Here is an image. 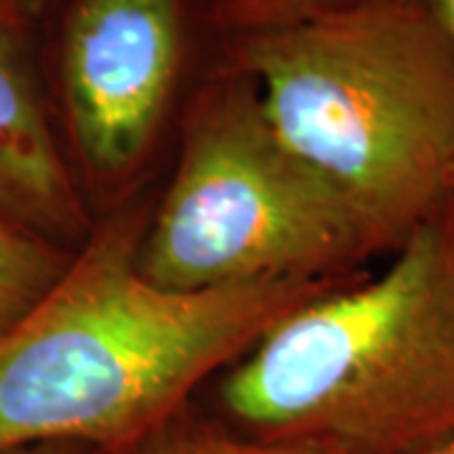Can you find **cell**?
<instances>
[{
	"label": "cell",
	"mask_w": 454,
	"mask_h": 454,
	"mask_svg": "<svg viewBox=\"0 0 454 454\" xmlns=\"http://www.w3.org/2000/svg\"><path fill=\"white\" fill-rule=\"evenodd\" d=\"M51 106L79 179L124 184L212 71L205 0H56L38 23Z\"/></svg>",
	"instance_id": "obj_5"
},
{
	"label": "cell",
	"mask_w": 454,
	"mask_h": 454,
	"mask_svg": "<svg viewBox=\"0 0 454 454\" xmlns=\"http://www.w3.org/2000/svg\"><path fill=\"white\" fill-rule=\"evenodd\" d=\"M0 454H112V452H106V450H97V447H86V444L49 442V444H23V447L0 450Z\"/></svg>",
	"instance_id": "obj_10"
},
{
	"label": "cell",
	"mask_w": 454,
	"mask_h": 454,
	"mask_svg": "<svg viewBox=\"0 0 454 454\" xmlns=\"http://www.w3.org/2000/svg\"><path fill=\"white\" fill-rule=\"evenodd\" d=\"M223 59L255 83L278 142L333 192L372 258L450 200L454 53L419 0H356L232 35Z\"/></svg>",
	"instance_id": "obj_2"
},
{
	"label": "cell",
	"mask_w": 454,
	"mask_h": 454,
	"mask_svg": "<svg viewBox=\"0 0 454 454\" xmlns=\"http://www.w3.org/2000/svg\"><path fill=\"white\" fill-rule=\"evenodd\" d=\"M369 250L333 192L288 154L255 83L215 66L179 119L177 169L137 265L169 291L354 276Z\"/></svg>",
	"instance_id": "obj_4"
},
{
	"label": "cell",
	"mask_w": 454,
	"mask_h": 454,
	"mask_svg": "<svg viewBox=\"0 0 454 454\" xmlns=\"http://www.w3.org/2000/svg\"><path fill=\"white\" fill-rule=\"evenodd\" d=\"M227 427L333 454H424L454 437V195L376 276L278 321L220 379Z\"/></svg>",
	"instance_id": "obj_3"
},
{
	"label": "cell",
	"mask_w": 454,
	"mask_h": 454,
	"mask_svg": "<svg viewBox=\"0 0 454 454\" xmlns=\"http://www.w3.org/2000/svg\"><path fill=\"white\" fill-rule=\"evenodd\" d=\"M142 235L137 212L94 225L61 278L0 333V450L68 442L134 454L205 379L351 278L169 291L137 265Z\"/></svg>",
	"instance_id": "obj_1"
},
{
	"label": "cell",
	"mask_w": 454,
	"mask_h": 454,
	"mask_svg": "<svg viewBox=\"0 0 454 454\" xmlns=\"http://www.w3.org/2000/svg\"><path fill=\"white\" fill-rule=\"evenodd\" d=\"M134 454H333L310 444L288 439H262L243 434L232 427L175 419L157 432Z\"/></svg>",
	"instance_id": "obj_8"
},
{
	"label": "cell",
	"mask_w": 454,
	"mask_h": 454,
	"mask_svg": "<svg viewBox=\"0 0 454 454\" xmlns=\"http://www.w3.org/2000/svg\"><path fill=\"white\" fill-rule=\"evenodd\" d=\"M0 217L79 250L94 223L51 106L38 26L0 0Z\"/></svg>",
	"instance_id": "obj_6"
},
{
	"label": "cell",
	"mask_w": 454,
	"mask_h": 454,
	"mask_svg": "<svg viewBox=\"0 0 454 454\" xmlns=\"http://www.w3.org/2000/svg\"><path fill=\"white\" fill-rule=\"evenodd\" d=\"M356 0H205L212 26L223 38L295 26L346 8Z\"/></svg>",
	"instance_id": "obj_9"
},
{
	"label": "cell",
	"mask_w": 454,
	"mask_h": 454,
	"mask_svg": "<svg viewBox=\"0 0 454 454\" xmlns=\"http://www.w3.org/2000/svg\"><path fill=\"white\" fill-rule=\"evenodd\" d=\"M454 53V0H419Z\"/></svg>",
	"instance_id": "obj_11"
},
{
	"label": "cell",
	"mask_w": 454,
	"mask_h": 454,
	"mask_svg": "<svg viewBox=\"0 0 454 454\" xmlns=\"http://www.w3.org/2000/svg\"><path fill=\"white\" fill-rule=\"evenodd\" d=\"M424 454H454V437L447 439L444 444H439V447H434V450H429V452Z\"/></svg>",
	"instance_id": "obj_13"
},
{
	"label": "cell",
	"mask_w": 454,
	"mask_h": 454,
	"mask_svg": "<svg viewBox=\"0 0 454 454\" xmlns=\"http://www.w3.org/2000/svg\"><path fill=\"white\" fill-rule=\"evenodd\" d=\"M56 0H13V5L18 8V13L26 18V20H31V23H41L43 16L51 11V5H53Z\"/></svg>",
	"instance_id": "obj_12"
},
{
	"label": "cell",
	"mask_w": 454,
	"mask_h": 454,
	"mask_svg": "<svg viewBox=\"0 0 454 454\" xmlns=\"http://www.w3.org/2000/svg\"><path fill=\"white\" fill-rule=\"evenodd\" d=\"M452 195H454V182H452Z\"/></svg>",
	"instance_id": "obj_14"
},
{
	"label": "cell",
	"mask_w": 454,
	"mask_h": 454,
	"mask_svg": "<svg viewBox=\"0 0 454 454\" xmlns=\"http://www.w3.org/2000/svg\"><path fill=\"white\" fill-rule=\"evenodd\" d=\"M71 255L0 217V333L61 278Z\"/></svg>",
	"instance_id": "obj_7"
}]
</instances>
